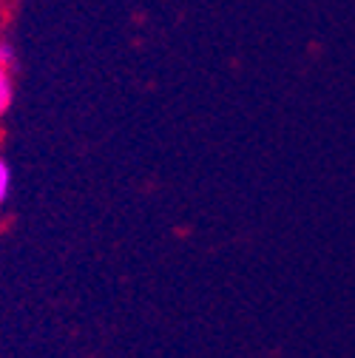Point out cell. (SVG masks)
<instances>
[{"label": "cell", "instance_id": "3", "mask_svg": "<svg viewBox=\"0 0 355 358\" xmlns=\"http://www.w3.org/2000/svg\"><path fill=\"white\" fill-rule=\"evenodd\" d=\"M17 63H20V57H17V46H15L9 37L0 34V66H6V69H12V71H17Z\"/></svg>", "mask_w": 355, "mask_h": 358}, {"label": "cell", "instance_id": "2", "mask_svg": "<svg viewBox=\"0 0 355 358\" xmlns=\"http://www.w3.org/2000/svg\"><path fill=\"white\" fill-rule=\"evenodd\" d=\"M12 185H15L12 165L6 162V157H0V208L9 202V196H12Z\"/></svg>", "mask_w": 355, "mask_h": 358}, {"label": "cell", "instance_id": "1", "mask_svg": "<svg viewBox=\"0 0 355 358\" xmlns=\"http://www.w3.org/2000/svg\"><path fill=\"white\" fill-rule=\"evenodd\" d=\"M15 94H17V83H15V71L0 66V120H3L12 106H15Z\"/></svg>", "mask_w": 355, "mask_h": 358}]
</instances>
